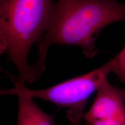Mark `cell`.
<instances>
[{"instance_id": "2", "label": "cell", "mask_w": 125, "mask_h": 125, "mask_svg": "<svg viewBox=\"0 0 125 125\" xmlns=\"http://www.w3.org/2000/svg\"><path fill=\"white\" fill-rule=\"evenodd\" d=\"M54 5L53 0H0L1 53H7L25 83L40 76L28 56L48 30Z\"/></svg>"}, {"instance_id": "8", "label": "cell", "mask_w": 125, "mask_h": 125, "mask_svg": "<svg viewBox=\"0 0 125 125\" xmlns=\"http://www.w3.org/2000/svg\"><path fill=\"white\" fill-rule=\"evenodd\" d=\"M81 125V123H79V124H76V125Z\"/></svg>"}, {"instance_id": "4", "label": "cell", "mask_w": 125, "mask_h": 125, "mask_svg": "<svg viewBox=\"0 0 125 125\" xmlns=\"http://www.w3.org/2000/svg\"><path fill=\"white\" fill-rule=\"evenodd\" d=\"M96 92L94 101L84 116L87 123L94 120L125 116V89L112 85L107 79Z\"/></svg>"}, {"instance_id": "5", "label": "cell", "mask_w": 125, "mask_h": 125, "mask_svg": "<svg viewBox=\"0 0 125 125\" xmlns=\"http://www.w3.org/2000/svg\"><path fill=\"white\" fill-rule=\"evenodd\" d=\"M18 119L16 125H54V115L43 112L34 103L33 98L18 96Z\"/></svg>"}, {"instance_id": "1", "label": "cell", "mask_w": 125, "mask_h": 125, "mask_svg": "<svg viewBox=\"0 0 125 125\" xmlns=\"http://www.w3.org/2000/svg\"><path fill=\"white\" fill-rule=\"evenodd\" d=\"M118 21L125 22V2L116 0H57L49 27L38 43V57L33 64L41 75L48 52L54 45L80 47L92 58L98 49L95 44L103 28Z\"/></svg>"}, {"instance_id": "3", "label": "cell", "mask_w": 125, "mask_h": 125, "mask_svg": "<svg viewBox=\"0 0 125 125\" xmlns=\"http://www.w3.org/2000/svg\"><path fill=\"white\" fill-rule=\"evenodd\" d=\"M115 60L112 58L97 69L82 75L71 78L46 89L32 90L25 85L18 76L8 73L14 87L4 89L1 95L26 96L51 102L67 109V117L74 125L84 118L83 109L88 98L97 91L102 83L113 73Z\"/></svg>"}, {"instance_id": "7", "label": "cell", "mask_w": 125, "mask_h": 125, "mask_svg": "<svg viewBox=\"0 0 125 125\" xmlns=\"http://www.w3.org/2000/svg\"><path fill=\"white\" fill-rule=\"evenodd\" d=\"M87 123L89 125H125V116L94 120Z\"/></svg>"}, {"instance_id": "6", "label": "cell", "mask_w": 125, "mask_h": 125, "mask_svg": "<svg viewBox=\"0 0 125 125\" xmlns=\"http://www.w3.org/2000/svg\"><path fill=\"white\" fill-rule=\"evenodd\" d=\"M113 73L125 85V46L115 57Z\"/></svg>"}]
</instances>
